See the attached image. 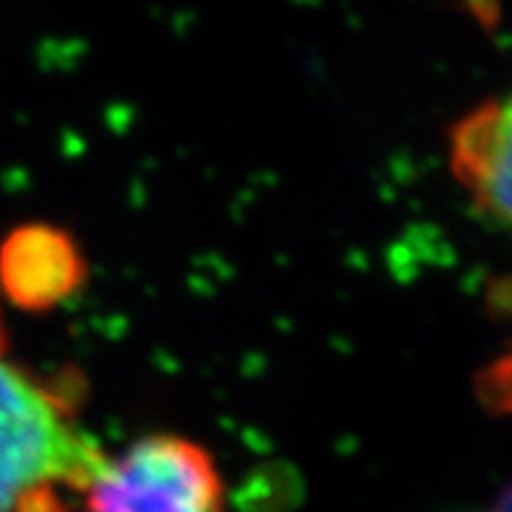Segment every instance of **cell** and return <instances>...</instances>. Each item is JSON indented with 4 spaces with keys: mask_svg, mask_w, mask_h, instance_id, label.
I'll return each mask as SVG.
<instances>
[{
    "mask_svg": "<svg viewBox=\"0 0 512 512\" xmlns=\"http://www.w3.org/2000/svg\"><path fill=\"white\" fill-rule=\"evenodd\" d=\"M105 460L71 405L0 353V512H68L66 494H84Z\"/></svg>",
    "mask_w": 512,
    "mask_h": 512,
    "instance_id": "6da1fadb",
    "label": "cell"
},
{
    "mask_svg": "<svg viewBox=\"0 0 512 512\" xmlns=\"http://www.w3.org/2000/svg\"><path fill=\"white\" fill-rule=\"evenodd\" d=\"M87 512H228L215 458L178 434L136 439L84 489Z\"/></svg>",
    "mask_w": 512,
    "mask_h": 512,
    "instance_id": "7a4b0ae2",
    "label": "cell"
},
{
    "mask_svg": "<svg viewBox=\"0 0 512 512\" xmlns=\"http://www.w3.org/2000/svg\"><path fill=\"white\" fill-rule=\"evenodd\" d=\"M510 100L489 97L450 128V170L489 228H510Z\"/></svg>",
    "mask_w": 512,
    "mask_h": 512,
    "instance_id": "3957f363",
    "label": "cell"
},
{
    "mask_svg": "<svg viewBox=\"0 0 512 512\" xmlns=\"http://www.w3.org/2000/svg\"><path fill=\"white\" fill-rule=\"evenodd\" d=\"M87 264L68 233L53 225L16 228L0 246V288L19 309L45 311L74 296Z\"/></svg>",
    "mask_w": 512,
    "mask_h": 512,
    "instance_id": "277c9868",
    "label": "cell"
},
{
    "mask_svg": "<svg viewBox=\"0 0 512 512\" xmlns=\"http://www.w3.org/2000/svg\"><path fill=\"white\" fill-rule=\"evenodd\" d=\"M484 512H512V502H510V489H502L499 497L494 499L492 505L486 507Z\"/></svg>",
    "mask_w": 512,
    "mask_h": 512,
    "instance_id": "5b68a950",
    "label": "cell"
},
{
    "mask_svg": "<svg viewBox=\"0 0 512 512\" xmlns=\"http://www.w3.org/2000/svg\"><path fill=\"white\" fill-rule=\"evenodd\" d=\"M0 340H3V332H0Z\"/></svg>",
    "mask_w": 512,
    "mask_h": 512,
    "instance_id": "8992f818",
    "label": "cell"
}]
</instances>
